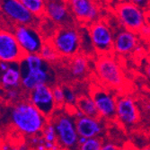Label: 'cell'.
<instances>
[{"label":"cell","mask_w":150,"mask_h":150,"mask_svg":"<svg viewBox=\"0 0 150 150\" xmlns=\"http://www.w3.org/2000/svg\"><path fill=\"white\" fill-rule=\"evenodd\" d=\"M9 120L16 131L30 138L40 135L49 119L29 100L22 99L11 106Z\"/></svg>","instance_id":"6da1fadb"},{"label":"cell","mask_w":150,"mask_h":150,"mask_svg":"<svg viewBox=\"0 0 150 150\" xmlns=\"http://www.w3.org/2000/svg\"><path fill=\"white\" fill-rule=\"evenodd\" d=\"M95 75L103 86L111 90L122 88L125 76L118 61L110 54L99 55L95 61Z\"/></svg>","instance_id":"7a4b0ae2"},{"label":"cell","mask_w":150,"mask_h":150,"mask_svg":"<svg viewBox=\"0 0 150 150\" xmlns=\"http://www.w3.org/2000/svg\"><path fill=\"white\" fill-rule=\"evenodd\" d=\"M60 58L71 59L80 52V29L73 25H64L57 28L49 40Z\"/></svg>","instance_id":"3957f363"},{"label":"cell","mask_w":150,"mask_h":150,"mask_svg":"<svg viewBox=\"0 0 150 150\" xmlns=\"http://www.w3.org/2000/svg\"><path fill=\"white\" fill-rule=\"evenodd\" d=\"M0 15L5 28L13 30L16 25L38 27L40 18L36 17L19 0H0Z\"/></svg>","instance_id":"277c9868"},{"label":"cell","mask_w":150,"mask_h":150,"mask_svg":"<svg viewBox=\"0 0 150 150\" xmlns=\"http://www.w3.org/2000/svg\"><path fill=\"white\" fill-rule=\"evenodd\" d=\"M58 112L55 111L49 119L55 127L57 143L60 149H77L78 134L76 129L75 118L67 112Z\"/></svg>","instance_id":"5b68a950"},{"label":"cell","mask_w":150,"mask_h":150,"mask_svg":"<svg viewBox=\"0 0 150 150\" xmlns=\"http://www.w3.org/2000/svg\"><path fill=\"white\" fill-rule=\"evenodd\" d=\"M87 30L93 49L98 55L112 52L114 33L106 22L103 20L94 21L89 24Z\"/></svg>","instance_id":"8992f818"},{"label":"cell","mask_w":150,"mask_h":150,"mask_svg":"<svg viewBox=\"0 0 150 150\" xmlns=\"http://www.w3.org/2000/svg\"><path fill=\"white\" fill-rule=\"evenodd\" d=\"M116 17L123 29L138 33L146 23V13L144 9L129 1L120 2L115 9Z\"/></svg>","instance_id":"52a82bcc"},{"label":"cell","mask_w":150,"mask_h":150,"mask_svg":"<svg viewBox=\"0 0 150 150\" xmlns=\"http://www.w3.org/2000/svg\"><path fill=\"white\" fill-rule=\"evenodd\" d=\"M90 96L96 106L99 117L106 121H113L116 119V96L111 89L104 86L91 88Z\"/></svg>","instance_id":"ba28073f"},{"label":"cell","mask_w":150,"mask_h":150,"mask_svg":"<svg viewBox=\"0 0 150 150\" xmlns=\"http://www.w3.org/2000/svg\"><path fill=\"white\" fill-rule=\"evenodd\" d=\"M139 111L135 100L129 95L116 96V119L125 129H131L139 123Z\"/></svg>","instance_id":"9c48e42d"},{"label":"cell","mask_w":150,"mask_h":150,"mask_svg":"<svg viewBox=\"0 0 150 150\" xmlns=\"http://www.w3.org/2000/svg\"><path fill=\"white\" fill-rule=\"evenodd\" d=\"M13 33L24 54L38 53L45 42L38 27L35 26L16 25L13 28Z\"/></svg>","instance_id":"30bf717a"},{"label":"cell","mask_w":150,"mask_h":150,"mask_svg":"<svg viewBox=\"0 0 150 150\" xmlns=\"http://www.w3.org/2000/svg\"><path fill=\"white\" fill-rule=\"evenodd\" d=\"M67 6L75 21L88 25L99 19L100 10L95 0H67Z\"/></svg>","instance_id":"8fae6325"},{"label":"cell","mask_w":150,"mask_h":150,"mask_svg":"<svg viewBox=\"0 0 150 150\" xmlns=\"http://www.w3.org/2000/svg\"><path fill=\"white\" fill-rule=\"evenodd\" d=\"M27 100H29L38 110L42 112L48 119H50L57 106L52 94V88L48 84H42L27 93Z\"/></svg>","instance_id":"7c38bea8"},{"label":"cell","mask_w":150,"mask_h":150,"mask_svg":"<svg viewBox=\"0 0 150 150\" xmlns=\"http://www.w3.org/2000/svg\"><path fill=\"white\" fill-rule=\"evenodd\" d=\"M23 55L13 30L5 27L0 29V61L20 63Z\"/></svg>","instance_id":"4fadbf2b"},{"label":"cell","mask_w":150,"mask_h":150,"mask_svg":"<svg viewBox=\"0 0 150 150\" xmlns=\"http://www.w3.org/2000/svg\"><path fill=\"white\" fill-rule=\"evenodd\" d=\"M44 16H47L52 23L59 26L73 25L76 23L67 0H46Z\"/></svg>","instance_id":"5bb4252c"},{"label":"cell","mask_w":150,"mask_h":150,"mask_svg":"<svg viewBox=\"0 0 150 150\" xmlns=\"http://www.w3.org/2000/svg\"><path fill=\"white\" fill-rule=\"evenodd\" d=\"M105 120L100 117H90L82 116L75 119L76 129L78 136H82L86 139L102 137L104 132V122Z\"/></svg>","instance_id":"9a60e30c"},{"label":"cell","mask_w":150,"mask_h":150,"mask_svg":"<svg viewBox=\"0 0 150 150\" xmlns=\"http://www.w3.org/2000/svg\"><path fill=\"white\" fill-rule=\"evenodd\" d=\"M21 88L26 93L42 84H48L51 82V74L48 66L33 70H21Z\"/></svg>","instance_id":"2e32d148"},{"label":"cell","mask_w":150,"mask_h":150,"mask_svg":"<svg viewBox=\"0 0 150 150\" xmlns=\"http://www.w3.org/2000/svg\"><path fill=\"white\" fill-rule=\"evenodd\" d=\"M138 45V33L123 29L114 35L112 52L120 54V55H128V54L134 52Z\"/></svg>","instance_id":"e0dca14e"},{"label":"cell","mask_w":150,"mask_h":150,"mask_svg":"<svg viewBox=\"0 0 150 150\" xmlns=\"http://www.w3.org/2000/svg\"><path fill=\"white\" fill-rule=\"evenodd\" d=\"M22 72L19 63H10L8 69L0 73V86L4 90L21 87Z\"/></svg>","instance_id":"ac0fdd59"},{"label":"cell","mask_w":150,"mask_h":150,"mask_svg":"<svg viewBox=\"0 0 150 150\" xmlns=\"http://www.w3.org/2000/svg\"><path fill=\"white\" fill-rule=\"evenodd\" d=\"M69 63V73L76 79H82L87 76L89 71V60L87 56L83 53L76 54L72 57Z\"/></svg>","instance_id":"d6986e66"},{"label":"cell","mask_w":150,"mask_h":150,"mask_svg":"<svg viewBox=\"0 0 150 150\" xmlns=\"http://www.w3.org/2000/svg\"><path fill=\"white\" fill-rule=\"evenodd\" d=\"M21 70H33L48 66L39 53H25L19 63Z\"/></svg>","instance_id":"ffe728a7"},{"label":"cell","mask_w":150,"mask_h":150,"mask_svg":"<svg viewBox=\"0 0 150 150\" xmlns=\"http://www.w3.org/2000/svg\"><path fill=\"white\" fill-rule=\"evenodd\" d=\"M76 108L86 116L95 118L99 117L96 106L90 95H82L80 97H77Z\"/></svg>","instance_id":"44dd1931"},{"label":"cell","mask_w":150,"mask_h":150,"mask_svg":"<svg viewBox=\"0 0 150 150\" xmlns=\"http://www.w3.org/2000/svg\"><path fill=\"white\" fill-rule=\"evenodd\" d=\"M33 16L42 19L45 16L46 0H19Z\"/></svg>","instance_id":"7402d4cb"},{"label":"cell","mask_w":150,"mask_h":150,"mask_svg":"<svg viewBox=\"0 0 150 150\" xmlns=\"http://www.w3.org/2000/svg\"><path fill=\"white\" fill-rule=\"evenodd\" d=\"M40 56L42 58V59L47 63H55L59 59V55L51 43L49 42H44L40 51L38 52Z\"/></svg>","instance_id":"603a6c76"},{"label":"cell","mask_w":150,"mask_h":150,"mask_svg":"<svg viewBox=\"0 0 150 150\" xmlns=\"http://www.w3.org/2000/svg\"><path fill=\"white\" fill-rule=\"evenodd\" d=\"M40 135H42V137L44 139V141L57 142V133L55 130V127H54L53 123L50 120L45 124L44 128L42 129Z\"/></svg>","instance_id":"cb8c5ba5"},{"label":"cell","mask_w":150,"mask_h":150,"mask_svg":"<svg viewBox=\"0 0 150 150\" xmlns=\"http://www.w3.org/2000/svg\"><path fill=\"white\" fill-rule=\"evenodd\" d=\"M102 137H95L86 139V141L78 146V149L81 150H102L103 145Z\"/></svg>","instance_id":"d4e9b609"},{"label":"cell","mask_w":150,"mask_h":150,"mask_svg":"<svg viewBox=\"0 0 150 150\" xmlns=\"http://www.w3.org/2000/svg\"><path fill=\"white\" fill-rule=\"evenodd\" d=\"M63 90H64V97H65L66 106L75 109L76 101H77V96H76L74 89H72L69 86H64Z\"/></svg>","instance_id":"484cf974"},{"label":"cell","mask_w":150,"mask_h":150,"mask_svg":"<svg viewBox=\"0 0 150 150\" xmlns=\"http://www.w3.org/2000/svg\"><path fill=\"white\" fill-rule=\"evenodd\" d=\"M23 90L21 87L17 88H10L6 90V99L10 103H16L18 101L22 100V95H23Z\"/></svg>","instance_id":"4316f807"},{"label":"cell","mask_w":150,"mask_h":150,"mask_svg":"<svg viewBox=\"0 0 150 150\" xmlns=\"http://www.w3.org/2000/svg\"><path fill=\"white\" fill-rule=\"evenodd\" d=\"M52 88V94L53 98L55 101L57 108H60L65 104V97H64V90L63 87L60 86H55Z\"/></svg>","instance_id":"83f0119b"},{"label":"cell","mask_w":150,"mask_h":150,"mask_svg":"<svg viewBox=\"0 0 150 150\" xmlns=\"http://www.w3.org/2000/svg\"><path fill=\"white\" fill-rule=\"evenodd\" d=\"M139 36H141L144 39H148L149 34H150V28H149V24L147 23H146L145 24H143L137 33Z\"/></svg>","instance_id":"f1b7e54d"},{"label":"cell","mask_w":150,"mask_h":150,"mask_svg":"<svg viewBox=\"0 0 150 150\" xmlns=\"http://www.w3.org/2000/svg\"><path fill=\"white\" fill-rule=\"evenodd\" d=\"M129 2L136 5L139 6L140 8L146 10L148 6V4H149V0H128Z\"/></svg>","instance_id":"f546056e"},{"label":"cell","mask_w":150,"mask_h":150,"mask_svg":"<svg viewBox=\"0 0 150 150\" xmlns=\"http://www.w3.org/2000/svg\"><path fill=\"white\" fill-rule=\"evenodd\" d=\"M120 147L116 144L110 142V141L103 142V145H102V150H117Z\"/></svg>","instance_id":"4dcf8cb0"},{"label":"cell","mask_w":150,"mask_h":150,"mask_svg":"<svg viewBox=\"0 0 150 150\" xmlns=\"http://www.w3.org/2000/svg\"><path fill=\"white\" fill-rule=\"evenodd\" d=\"M44 146L45 149L48 150H58L60 149V146L57 142H49V141H44Z\"/></svg>","instance_id":"1f68e13d"},{"label":"cell","mask_w":150,"mask_h":150,"mask_svg":"<svg viewBox=\"0 0 150 150\" xmlns=\"http://www.w3.org/2000/svg\"><path fill=\"white\" fill-rule=\"evenodd\" d=\"M10 66V63L6 62V61H0V73L4 72L8 69V67Z\"/></svg>","instance_id":"d6a6232c"},{"label":"cell","mask_w":150,"mask_h":150,"mask_svg":"<svg viewBox=\"0 0 150 150\" xmlns=\"http://www.w3.org/2000/svg\"><path fill=\"white\" fill-rule=\"evenodd\" d=\"M3 26H4L3 19H2V16H1V15H0V29H1V28H3Z\"/></svg>","instance_id":"836d02e7"},{"label":"cell","mask_w":150,"mask_h":150,"mask_svg":"<svg viewBox=\"0 0 150 150\" xmlns=\"http://www.w3.org/2000/svg\"><path fill=\"white\" fill-rule=\"evenodd\" d=\"M2 122V114H1V110H0V125H1Z\"/></svg>","instance_id":"e575fe53"}]
</instances>
